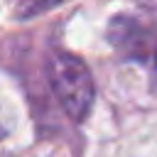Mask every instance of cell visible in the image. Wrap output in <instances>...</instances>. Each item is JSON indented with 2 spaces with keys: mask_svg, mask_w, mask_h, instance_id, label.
Here are the masks:
<instances>
[{
  "mask_svg": "<svg viewBox=\"0 0 157 157\" xmlns=\"http://www.w3.org/2000/svg\"><path fill=\"white\" fill-rule=\"evenodd\" d=\"M110 44L132 61H157V29L132 17H115L108 29Z\"/></svg>",
  "mask_w": 157,
  "mask_h": 157,
  "instance_id": "7a4b0ae2",
  "label": "cell"
},
{
  "mask_svg": "<svg viewBox=\"0 0 157 157\" xmlns=\"http://www.w3.org/2000/svg\"><path fill=\"white\" fill-rule=\"evenodd\" d=\"M10 123H7V115H5V110H2V105H0V137H5L7 132H10Z\"/></svg>",
  "mask_w": 157,
  "mask_h": 157,
  "instance_id": "3957f363",
  "label": "cell"
},
{
  "mask_svg": "<svg viewBox=\"0 0 157 157\" xmlns=\"http://www.w3.org/2000/svg\"><path fill=\"white\" fill-rule=\"evenodd\" d=\"M49 86L71 120H83L88 115L96 98V86L88 66L78 56L56 52L49 61Z\"/></svg>",
  "mask_w": 157,
  "mask_h": 157,
  "instance_id": "6da1fadb",
  "label": "cell"
}]
</instances>
